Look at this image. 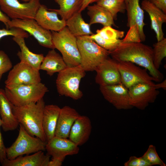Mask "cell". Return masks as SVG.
Returning a JSON list of instances; mask_svg holds the SVG:
<instances>
[{
  "mask_svg": "<svg viewBox=\"0 0 166 166\" xmlns=\"http://www.w3.org/2000/svg\"><path fill=\"white\" fill-rule=\"evenodd\" d=\"M51 32L55 48L61 53L67 67L80 65L81 57L77 37L71 34L66 26L59 31Z\"/></svg>",
  "mask_w": 166,
  "mask_h": 166,
  "instance_id": "obj_5",
  "label": "cell"
},
{
  "mask_svg": "<svg viewBox=\"0 0 166 166\" xmlns=\"http://www.w3.org/2000/svg\"><path fill=\"white\" fill-rule=\"evenodd\" d=\"M0 117L1 127L5 132L14 130L19 123L14 115L12 105L5 93V89L0 88Z\"/></svg>",
  "mask_w": 166,
  "mask_h": 166,
  "instance_id": "obj_22",
  "label": "cell"
},
{
  "mask_svg": "<svg viewBox=\"0 0 166 166\" xmlns=\"http://www.w3.org/2000/svg\"><path fill=\"white\" fill-rule=\"evenodd\" d=\"M96 83L100 86H107L121 83L117 61L109 57L101 62L96 68Z\"/></svg>",
  "mask_w": 166,
  "mask_h": 166,
  "instance_id": "obj_15",
  "label": "cell"
},
{
  "mask_svg": "<svg viewBox=\"0 0 166 166\" xmlns=\"http://www.w3.org/2000/svg\"><path fill=\"white\" fill-rule=\"evenodd\" d=\"M25 38L21 36L13 38V41L18 45L20 49V51L17 53V55L21 61L40 70V66L44 56L43 54L35 53L31 51L26 44Z\"/></svg>",
  "mask_w": 166,
  "mask_h": 166,
  "instance_id": "obj_25",
  "label": "cell"
},
{
  "mask_svg": "<svg viewBox=\"0 0 166 166\" xmlns=\"http://www.w3.org/2000/svg\"><path fill=\"white\" fill-rule=\"evenodd\" d=\"M9 36L13 37L21 36L25 38L29 37L28 34L26 32L19 28L13 27L0 29V41L2 38Z\"/></svg>",
  "mask_w": 166,
  "mask_h": 166,
  "instance_id": "obj_34",
  "label": "cell"
},
{
  "mask_svg": "<svg viewBox=\"0 0 166 166\" xmlns=\"http://www.w3.org/2000/svg\"><path fill=\"white\" fill-rule=\"evenodd\" d=\"M58 15L53 9H48L46 6L41 4L34 19L43 28L51 31L58 32L66 26V21L60 19Z\"/></svg>",
  "mask_w": 166,
  "mask_h": 166,
  "instance_id": "obj_18",
  "label": "cell"
},
{
  "mask_svg": "<svg viewBox=\"0 0 166 166\" xmlns=\"http://www.w3.org/2000/svg\"><path fill=\"white\" fill-rule=\"evenodd\" d=\"M77 37L80 65L85 71H95L98 65L109 56L110 52L99 45L90 35Z\"/></svg>",
  "mask_w": 166,
  "mask_h": 166,
  "instance_id": "obj_4",
  "label": "cell"
},
{
  "mask_svg": "<svg viewBox=\"0 0 166 166\" xmlns=\"http://www.w3.org/2000/svg\"><path fill=\"white\" fill-rule=\"evenodd\" d=\"M80 115L77 110L68 106L61 108L55 132V136L67 138L71 127Z\"/></svg>",
  "mask_w": 166,
  "mask_h": 166,
  "instance_id": "obj_20",
  "label": "cell"
},
{
  "mask_svg": "<svg viewBox=\"0 0 166 166\" xmlns=\"http://www.w3.org/2000/svg\"><path fill=\"white\" fill-rule=\"evenodd\" d=\"M97 5L103 8L117 19L118 13H124L126 9V4L124 0H98Z\"/></svg>",
  "mask_w": 166,
  "mask_h": 166,
  "instance_id": "obj_30",
  "label": "cell"
},
{
  "mask_svg": "<svg viewBox=\"0 0 166 166\" xmlns=\"http://www.w3.org/2000/svg\"><path fill=\"white\" fill-rule=\"evenodd\" d=\"M30 0H22V1L25 2H29Z\"/></svg>",
  "mask_w": 166,
  "mask_h": 166,
  "instance_id": "obj_42",
  "label": "cell"
},
{
  "mask_svg": "<svg viewBox=\"0 0 166 166\" xmlns=\"http://www.w3.org/2000/svg\"><path fill=\"white\" fill-rule=\"evenodd\" d=\"M152 82L140 83L128 89L129 102L132 107L144 110L149 103L155 101L159 92Z\"/></svg>",
  "mask_w": 166,
  "mask_h": 166,
  "instance_id": "obj_11",
  "label": "cell"
},
{
  "mask_svg": "<svg viewBox=\"0 0 166 166\" xmlns=\"http://www.w3.org/2000/svg\"><path fill=\"white\" fill-rule=\"evenodd\" d=\"M110 55L117 61H130L143 67L156 82H160L163 79V74L153 65L152 48L141 42H122L110 52Z\"/></svg>",
  "mask_w": 166,
  "mask_h": 166,
  "instance_id": "obj_1",
  "label": "cell"
},
{
  "mask_svg": "<svg viewBox=\"0 0 166 166\" xmlns=\"http://www.w3.org/2000/svg\"><path fill=\"white\" fill-rule=\"evenodd\" d=\"M39 70L20 61L9 71L5 84L10 89L22 85H30L41 82Z\"/></svg>",
  "mask_w": 166,
  "mask_h": 166,
  "instance_id": "obj_10",
  "label": "cell"
},
{
  "mask_svg": "<svg viewBox=\"0 0 166 166\" xmlns=\"http://www.w3.org/2000/svg\"><path fill=\"white\" fill-rule=\"evenodd\" d=\"M150 166L158 165L165 166V164L159 157L155 147L153 145L149 146L147 151L142 156Z\"/></svg>",
  "mask_w": 166,
  "mask_h": 166,
  "instance_id": "obj_32",
  "label": "cell"
},
{
  "mask_svg": "<svg viewBox=\"0 0 166 166\" xmlns=\"http://www.w3.org/2000/svg\"><path fill=\"white\" fill-rule=\"evenodd\" d=\"M155 88L158 89L162 88L164 90L166 89V80L165 79L164 81L160 82V83L155 84Z\"/></svg>",
  "mask_w": 166,
  "mask_h": 166,
  "instance_id": "obj_41",
  "label": "cell"
},
{
  "mask_svg": "<svg viewBox=\"0 0 166 166\" xmlns=\"http://www.w3.org/2000/svg\"><path fill=\"white\" fill-rule=\"evenodd\" d=\"M87 14L90 18L89 24L99 23L104 26H117L112 14L97 4L87 7Z\"/></svg>",
  "mask_w": 166,
  "mask_h": 166,
  "instance_id": "obj_27",
  "label": "cell"
},
{
  "mask_svg": "<svg viewBox=\"0 0 166 166\" xmlns=\"http://www.w3.org/2000/svg\"><path fill=\"white\" fill-rule=\"evenodd\" d=\"M85 72L80 65L67 67L58 73L56 83L59 94L74 100L80 99L83 93L79 89L80 84Z\"/></svg>",
  "mask_w": 166,
  "mask_h": 166,
  "instance_id": "obj_3",
  "label": "cell"
},
{
  "mask_svg": "<svg viewBox=\"0 0 166 166\" xmlns=\"http://www.w3.org/2000/svg\"><path fill=\"white\" fill-rule=\"evenodd\" d=\"M153 62L155 67L158 69L161 61L166 56V38H164L153 45Z\"/></svg>",
  "mask_w": 166,
  "mask_h": 166,
  "instance_id": "obj_31",
  "label": "cell"
},
{
  "mask_svg": "<svg viewBox=\"0 0 166 166\" xmlns=\"http://www.w3.org/2000/svg\"><path fill=\"white\" fill-rule=\"evenodd\" d=\"M63 162L57 159L52 158L49 162L48 166H61Z\"/></svg>",
  "mask_w": 166,
  "mask_h": 166,
  "instance_id": "obj_40",
  "label": "cell"
},
{
  "mask_svg": "<svg viewBox=\"0 0 166 166\" xmlns=\"http://www.w3.org/2000/svg\"><path fill=\"white\" fill-rule=\"evenodd\" d=\"M40 0L21 3L18 0H0V8L12 19H34Z\"/></svg>",
  "mask_w": 166,
  "mask_h": 166,
  "instance_id": "obj_9",
  "label": "cell"
},
{
  "mask_svg": "<svg viewBox=\"0 0 166 166\" xmlns=\"http://www.w3.org/2000/svg\"><path fill=\"white\" fill-rule=\"evenodd\" d=\"M10 20L5 14L3 13L0 8V21L2 22L6 26V28H8V24Z\"/></svg>",
  "mask_w": 166,
  "mask_h": 166,
  "instance_id": "obj_38",
  "label": "cell"
},
{
  "mask_svg": "<svg viewBox=\"0 0 166 166\" xmlns=\"http://www.w3.org/2000/svg\"><path fill=\"white\" fill-rule=\"evenodd\" d=\"M61 108L54 105H45L43 113L42 127L47 142L55 136Z\"/></svg>",
  "mask_w": 166,
  "mask_h": 166,
  "instance_id": "obj_24",
  "label": "cell"
},
{
  "mask_svg": "<svg viewBox=\"0 0 166 166\" xmlns=\"http://www.w3.org/2000/svg\"><path fill=\"white\" fill-rule=\"evenodd\" d=\"M117 61L121 83L128 89L139 83H150L154 81L146 69L141 68L130 61Z\"/></svg>",
  "mask_w": 166,
  "mask_h": 166,
  "instance_id": "obj_13",
  "label": "cell"
},
{
  "mask_svg": "<svg viewBox=\"0 0 166 166\" xmlns=\"http://www.w3.org/2000/svg\"><path fill=\"white\" fill-rule=\"evenodd\" d=\"M67 67L62 56L55 49L49 50L41 64L40 70L45 71L50 76L59 73Z\"/></svg>",
  "mask_w": 166,
  "mask_h": 166,
  "instance_id": "obj_26",
  "label": "cell"
},
{
  "mask_svg": "<svg viewBox=\"0 0 166 166\" xmlns=\"http://www.w3.org/2000/svg\"><path fill=\"white\" fill-rule=\"evenodd\" d=\"M59 6V9H53L61 18L65 21L79 11L83 0H54Z\"/></svg>",
  "mask_w": 166,
  "mask_h": 166,
  "instance_id": "obj_29",
  "label": "cell"
},
{
  "mask_svg": "<svg viewBox=\"0 0 166 166\" xmlns=\"http://www.w3.org/2000/svg\"><path fill=\"white\" fill-rule=\"evenodd\" d=\"M124 0L125 1V2H126L127 1V0Z\"/></svg>",
  "mask_w": 166,
  "mask_h": 166,
  "instance_id": "obj_43",
  "label": "cell"
},
{
  "mask_svg": "<svg viewBox=\"0 0 166 166\" xmlns=\"http://www.w3.org/2000/svg\"><path fill=\"white\" fill-rule=\"evenodd\" d=\"M13 67L10 58L5 52L0 50V81L2 75L10 71Z\"/></svg>",
  "mask_w": 166,
  "mask_h": 166,
  "instance_id": "obj_33",
  "label": "cell"
},
{
  "mask_svg": "<svg viewBox=\"0 0 166 166\" xmlns=\"http://www.w3.org/2000/svg\"><path fill=\"white\" fill-rule=\"evenodd\" d=\"M104 98L118 109H128L133 108L129 104L128 89L122 83L100 86Z\"/></svg>",
  "mask_w": 166,
  "mask_h": 166,
  "instance_id": "obj_14",
  "label": "cell"
},
{
  "mask_svg": "<svg viewBox=\"0 0 166 166\" xmlns=\"http://www.w3.org/2000/svg\"><path fill=\"white\" fill-rule=\"evenodd\" d=\"M141 6L149 16L151 28L156 34L157 41L161 40L164 38L162 26L163 24L166 22V14L148 0H143Z\"/></svg>",
  "mask_w": 166,
  "mask_h": 166,
  "instance_id": "obj_21",
  "label": "cell"
},
{
  "mask_svg": "<svg viewBox=\"0 0 166 166\" xmlns=\"http://www.w3.org/2000/svg\"><path fill=\"white\" fill-rule=\"evenodd\" d=\"M50 156L39 151L32 155L19 156L14 159H5L1 164L3 166H48Z\"/></svg>",
  "mask_w": 166,
  "mask_h": 166,
  "instance_id": "obj_23",
  "label": "cell"
},
{
  "mask_svg": "<svg viewBox=\"0 0 166 166\" xmlns=\"http://www.w3.org/2000/svg\"><path fill=\"white\" fill-rule=\"evenodd\" d=\"M6 96L14 106H21L32 102H36L43 98L48 92V88L42 83L22 85L13 88H5Z\"/></svg>",
  "mask_w": 166,
  "mask_h": 166,
  "instance_id": "obj_8",
  "label": "cell"
},
{
  "mask_svg": "<svg viewBox=\"0 0 166 166\" xmlns=\"http://www.w3.org/2000/svg\"><path fill=\"white\" fill-rule=\"evenodd\" d=\"M13 27L21 29L29 33L40 45L51 49H55L51 32L43 28L34 19H11L8 24V28Z\"/></svg>",
  "mask_w": 166,
  "mask_h": 166,
  "instance_id": "obj_12",
  "label": "cell"
},
{
  "mask_svg": "<svg viewBox=\"0 0 166 166\" xmlns=\"http://www.w3.org/2000/svg\"><path fill=\"white\" fill-rule=\"evenodd\" d=\"M166 14V0H148Z\"/></svg>",
  "mask_w": 166,
  "mask_h": 166,
  "instance_id": "obj_37",
  "label": "cell"
},
{
  "mask_svg": "<svg viewBox=\"0 0 166 166\" xmlns=\"http://www.w3.org/2000/svg\"><path fill=\"white\" fill-rule=\"evenodd\" d=\"M2 123L0 117V162L1 164L3 161L7 158L5 147L3 140V139L0 131V128L1 127Z\"/></svg>",
  "mask_w": 166,
  "mask_h": 166,
  "instance_id": "obj_36",
  "label": "cell"
},
{
  "mask_svg": "<svg viewBox=\"0 0 166 166\" xmlns=\"http://www.w3.org/2000/svg\"><path fill=\"white\" fill-rule=\"evenodd\" d=\"M91 121L87 116L80 115L73 124L69 138L78 146H81L88 140L92 131Z\"/></svg>",
  "mask_w": 166,
  "mask_h": 166,
  "instance_id": "obj_19",
  "label": "cell"
},
{
  "mask_svg": "<svg viewBox=\"0 0 166 166\" xmlns=\"http://www.w3.org/2000/svg\"><path fill=\"white\" fill-rule=\"evenodd\" d=\"M45 105L42 98L36 102L30 103L21 106L12 105V108L13 113L19 124L24 127L29 134L47 142L42 127Z\"/></svg>",
  "mask_w": 166,
  "mask_h": 166,
  "instance_id": "obj_2",
  "label": "cell"
},
{
  "mask_svg": "<svg viewBox=\"0 0 166 166\" xmlns=\"http://www.w3.org/2000/svg\"><path fill=\"white\" fill-rule=\"evenodd\" d=\"M45 150L52 158L63 161L66 156L77 154L79 148L69 139L55 136L46 142Z\"/></svg>",
  "mask_w": 166,
  "mask_h": 166,
  "instance_id": "obj_16",
  "label": "cell"
},
{
  "mask_svg": "<svg viewBox=\"0 0 166 166\" xmlns=\"http://www.w3.org/2000/svg\"><path fill=\"white\" fill-rule=\"evenodd\" d=\"M124 32L115 29L110 26H104L97 30L96 34L90 35L91 38L97 44L109 52L115 49L122 42Z\"/></svg>",
  "mask_w": 166,
  "mask_h": 166,
  "instance_id": "obj_17",
  "label": "cell"
},
{
  "mask_svg": "<svg viewBox=\"0 0 166 166\" xmlns=\"http://www.w3.org/2000/svg\"><path fill=\"white\" fill-rule=\"evenodd\" d=\"M98 0H83L82 5L79 12H81L87 8L90 4L97 2Z\"/></svg>",
  "mask_w": 166,
  "mask_h": 166,
  "instance_id": "obj_39",
  "label": "cell"
},
{
  "mask_svg": "<svg viewBox=\"0 0 166 166\" xmlns=\"http://www.w3.org/2000/svg\"><path fill=\"white\" fill-rule=\"evenodd\" d=\"M19 125V130L17 139L11 146L6 148L7 159L12 160L24 155L45 150L46 142L31 135L21 124Z\"/></svg>",
  "mask_w": 166,
  "mask_h": 166,
  "instance_id": "obj_7",
  "label": "cell"
},
{
  "mask_svg": "<svg viewBox=\"0 0 166 166\" xmlns=\"http://www.w3.org/2000/svg\"><path fill=\"white\" fill-rule=\"evenodd\" d=\"M140 0H127L125 2L127 12V26L129 28L122 42H142L146 39L144 30V11Z\"/></svg>",
  "mask_w": 166,
  "mask_h": 166,
  "instance_id": "obj_6",
  "label": "cell"
},
{
  "mask_svg": "<svg viewBox=\"0 0 166 166\" xmlns=\"http://www.w3.org/2000/svg\"><path fill=\"white\" fill-rule=\"evenodd\" d=\"M65 22L66 26L69 31L76 37L93 34L91 30V25L85 21L81 12H77L66 20Z\"/></svg>",
  "mask_w": 166,
  "mask_h": 166,
  "instance_id": "obj_28",
  "label": "cell"
},
{
  "mask_svg": "<svg viewBox=\"0 0 166 166\" xmlns=\"http://www.w3.org/2000/svg\"><path fill=\"white\" fill-rule=\"evenodd\" d=\"M124 165L125 166H151L142 156L139 157L131 156Z\"/></svg>",
  "mask_w": 166,
  "mask_h": 166,
  "instance_id": "obj_35",
  "label": "cell"
}]
</instances>
